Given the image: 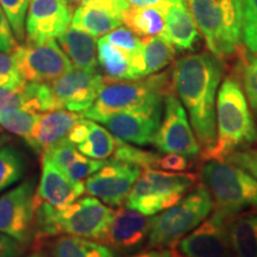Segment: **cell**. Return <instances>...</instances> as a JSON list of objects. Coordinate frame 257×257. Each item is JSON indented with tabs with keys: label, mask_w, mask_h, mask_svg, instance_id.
Listing matches in <instances>:
<instances>
[{
	"label": "cell",
	"mask_w": 257,
	"mask_h": 257,
	"mask_svg": "<svg viewBox=\"0 0 257 257\" xmlns=\"http://www.w3.org/2000/svg\"><path fill=\"white\" fill-rule=\"evenodd\" d=\"M224 74L219 57L200 53L178 60L172 72V85L187 112L201 155L216 143V102Z\"/></svg>",
	"instance_id": "1"
},
{
	"label": "cell",
	"mask_w": 257,
	"mask_h": 257,
	"mask_svg": "<svg viewBox=\"0 0 257 257\" xmlns=\"http://www.w3.org/2000/svg\"><path fill=\"white\" fill-rule=\"evenodd\" d=\"M257 143V125L242 87L226 78L216 102V143L204 160L224 161L231 154L250 149Z\"/></svg>",
	"instance_id": "2"
},
{
	"label": "cell",
	"mask_w": 257,
	"mask_h": 257,
	"mask_svg": "<svg viewBox=\"0 0 257 257\" xmlns=\"http://www.w3.org/2000/svg\"><path fill=\"white\" fill-rule=\"evenodd\" d=\"M169 83L168 72L138 80L106 81L94 104L81 115L99 121L118 112L162 106L166 94L170 92Z\"/></svg>",
	"instance_id": "3"
},
{
	"label": "cell",
	"mask_w": 257,
	"mask_h": 257,
	"mask_svg": "<svg viewBox=\"0 0 257 257\" xmlns=\"http://www.w3.org/2000/svg\"><path fill=\"white\" fill-rule=\"evenodd\" d=\"M189 10L217 57L232 55L242 42L243 0H188Z\"/></svg>",
	"instance_id": "4"
},
{
	"label": "cell",
	"mask_w": 257,
	"mask_h": 257,
	"mask_svg": "<svg viewBox=\"0 0 257 257\" xmlns=\"http://www.w3.org/2000/svg\"><path fill=\"white\" fill-rule=\"evenodd\" d=\"M213 210L205 185H199L174 206L150 218L148 248H175L185 236L200 225Z\"/></svg>",
	"instance_id": "5"
},
{
	"label": "cell",
	"mask_w": 257,
	"mask_h": 257,
	"mask_svg": "<svg viewBox=\"0 0 257 257\" xmlns=\"http://www.w3.org/2000/svg\"><path fill=\"white\" fill-rule=\"evenodd\" d=\"M197 181V175L191 173L146 169L138 176L124 204L144 216H155L178 204Z\"/></svg>",
	"instance_id": "6"
},
{
	"label": "cell",
	"mask_w": 257,
	"mask_h": 257,
	"mask_svg": "<svg viewBox=\"0 0 257 257\" xmlns=\"http://www.w3.org/2000/svg\"><path fill=\"white\" fill-rule=\"evenodd\" d=\"M204 185L213 200V210L236 216L257 205V180L226 161L207 160L201 170Z\"/></svg>",
	"instance_id": "7"
},
{
	"label": "cell",
	"mask_w": 257,
	"mask_h": 257,
	"mask_svg": "<svg viewBox=\"0 0 257 257\" xmlns=\"http://www.w3.org/2000/svg\"><path fill=\"white\" fill-rule=\"evenodd\" d=\"M153 144L163 154L175 153L187 156L188 159H195L201 155V147L187 112L180 99L172 92H168L165 96L163 117Z\"/></svg>",
	"instance_id": "8"
},
{
	"label": "cell",
	"mask_w": 257,
	"mask_h": 257,
	"mask_svg": "<svg viewBox=\"0 0 257 257\" xmlns=\"http://www.w3.org/2000/svg\"><path fill=\"white\" fill-rule=\"evenodd\" d=\"M25 81L51 82L73 68V64L55 40L44 43L28 42L11 53Z\"/></svg>",
	"instance_id": "9"
},
{
	"label": "cell",
	"mask_w": 257,
	"mask_h": 257,
	"mask_svg": "<svg viewBox=\"0 0 257 257\" xmlns=\"http://www.w3.org/2000/svg\"><path fill=\"white\" fill-rule=\"evenodd\" d=\"M113 214L112 207L98 198L85 197L63 210H57V223L61 234L101 242Z\"/></svg>",
	"instance_id": "10"
},
{
	"label": "cell",
	"mask_w": 257,
	"mask_h": 257,
	"mask_svg": "<svg viewBox=\"0 0 257 257\" xmlns=\"http://www.w3.org/2000/svg\"><path fill=\"white\" fill-rule=\"evenodd\" d=\"M35 194L36 182L29 179L0 197V232L23 245L34 239Z\"/></svg>",
	"instance_id": "11"
},
{
	"label": "cell",
	"mask_w": 257,
	"mask_h": 257,
	"mask_svg": "<svg viewBox=\"0 0 257 257\" xmlns=\"http://www.w3.org/2000/svg\"><path fill=\"white\" fill-rule=\"evenodd\" d=\"M233 216L214 211L176 244L182 257H231L229 223Z\"/></svg>",
	"instance_id": "12"
},
{
	"label": "cell",
	"mask_w": 257,
	"mask_h": 257,
	"mask_svg": "<svg viewBox=\"0 0 257 257\" xmlns=\"http://www.w3.org/2000/svg\"><path fill=\"white\" fill-rule=\"evenodd\" d=\"M140 167L117 160L106 161L100 169L85 180L86 191L110 207H119L141 173Z\"/></svg>",
	"instance_id": "13"
},
{
	"label": "cell",
	"mask_w": 257,
	"mask_h": 257,
	"mask_svg": "<svg viewBox=\"0 0 257 257\" xmlns=\"http://www.w3.org/2000/svg\"><path fill=\"white\" fill-rule=\"evenodd\" d=\"M106 80L100 73L72 68L50 82L60 110L81 114L87 111L98 98Z\"/></svg>",
	"instance_id": "14"
},
{
	"label": "cell",
	"mask_w": 257,
	"mask_h": 257,
	"mask_svg": "<svg viewBox=\"0 0 257 257\" xmlns=\"http://www.w3.org/2000/svg\"><path fill=\"white\" fill-rule=\"evenodd\" d=\"M69 0H30L25 19L28 42L44 43L59 38L72 24Z\"/></svg>",
	"instance_id": "15"
},
{
	"label": "cell",
	"mask_w": 257,
	"mask_h": 257,
	"mask_svg": "<svg viewBox=\"0 0 257 257\" xmlns=\"http://www.w3.org/2000/svg\"><path fill=\"white\" fill-rule=\"evenodd\" d=\"M163 107L140 108L107 115L98 121L115 138L136 146L153 144L162 119Z\"/></svg>",
	"instance_id": "16"
},
{
	"label": "cell",
	"mask_w": 257,
	"mask_h": 257,
	"mask_svg": "<svg viewBox=\"0 0 257 257\" xmlns=\"http://www.w3.org/2000/svg\"><path fill=\"white\" fill-rule=\"evenodd\" d=\"M150 219L136 210L119 206L114 211L102 244L120 253L137 251L148 240Z\"/></svg>",
	"instance_id": "17"
},
{
	"label": "cell",
	"mask_w": 257,
	"mask_h": 257,
	"mask_svg": "<svg viewBox=\"0 0 257 257\" xmlns=\"http://www.w3.org/2000/svg\"><path fill=\"white\" fill-rule=\"evenodd\" d=\"M41 179L36 194L57 210L70 206L86 191L85 182L69 179L49 159L42 156Z\"/></svg>",
	"instance_id": "18"
},
{
	"label": "cell",
	"mask_w": 257,
	"mask_h": 257,
	"mask_svg": "<svg viewBox=\"0 0 257 257\" xmlns=\"http://www.w3.org/2000/svg\"><path fill=\"white\" fill-rule=\"evenodd\" d=\"M166 25L162 36L175 49L192 50L199 38L198 27L193 18L187 0H168Z\"/></svg>",
	"instance_id": "19"
},
{
	"label": "cell",
	"mask_w": 257,
	"mask_h": 257,
	"mask_svg": "<svg viewBox=\"0 0 257 257\" xmlns=\"http://www.w3.org/2000/svg\"><path fill=\"white\" fill-rule=\"evenodd\" d=\"M42 156L49 159L74 181L83 182L105 165L104 160H93L82 155L67 138L47 148Z\"/></svg>",
	"instance_id": "20"
},
{
	"label": "cell",
	"mask_w": 257,
	"mask_h": 257,
	"mask_svg": "<svg viewBox=\"0 0 257 257\" xmlns=\"http://www.w3.org/2000/svg\"><path fill=\"white\" fill-rule=\"evenodd\" d=\"M81 118L82 115L80 113L67 110L51 111L41 114L28 146L36 153L42 154L47 148L66 138L70 128Z\"/></svg>",
	"instance_id": "21"
},
{
	"label": "cell",
	"mask_w": 257,
	"mask_h": 257,
	"mask_svg": "<svg viewBox=\"0 0 257 257\" xmlns=\"http://www.w3.org/2000/svg\"><path fill=\"white\" fill-rule=\"evenodd\" d=\"M57 40L60 47L68 56L72 64L75 66V68L96 72L98 56H96L95 37L69 25L68 29Z\"/></svg>",
	"instance_id": "22"
},
{
	"label": "cell",
	"mask_w": 257,
	"mask_h": 257,
	"mask_svg": "<svg viewBox=\"0 0 257 257\" xmlns=\"http://www.w3.org/2000/svg\"><path fill=\"white\" fill-rule=\"evenodd\" d=\"M123 17L110 10L95 5H81L74 11L72 27L87 32L93 37H101L120 27Z\"/></svg>",
	"instance_id": "23"
},
{
	"label": "cell",
	"mask_w": 257,
	"mask_h": 257,
	"mask_svg": "<svg viewBox=\"0 0 257 257\" xmlns=\"http://www.w3.org/2000/svg\"><path fill=\"white\" fill-rule=\"evenodd\" d=\"M229 240L236 257H257V213L245 212L231 218Z\"/></svg>",
	"instance_id": "24"
},
{
	"label": "cell",
	"mask_w": 257,
	"mask_h": 257,
	"mask_svg": "<svg viewBox=\"0 0 257 257\" xmlns=\"http://www.w3.org/2000/svg\"><path fill=\"white\" fill-rule=\"evenodd\" d=\"M168 0L161 6L136 8L130 6L123 14V23L137 36L146 38L161 36L166 25V9Z\"/></svg>",
	"instance_id": "25"
},
{
	"label": "cell",
	"mask_w": 257,
	"mask_h": 257,
	"mask_svg": "<svg viewBox=\"0 0 257 257\" xmlns=\"http://www.w3.org/2000/svg\"><path fill=\"white\" fill-rule=\"evenodd\" d=\"M96 53H98V63L104 70L106 81L137 80L131 66L130 57L104 37L96 42Z\"/></svg>",
	"instance_id": "26"
},
{
	"label": "cell",
	"mask_w": 257,
	"mask_h": 257,
	"mask_svg": "<svg viewBox=\"0 0 257 257\" xmlns=\"http://www.w3.org/2000/svg\"><path fill=\"white\" fill-rule=\"evenodd\" d=\"M51 257H115L113 250L100 242L64 234L53 240Z\"/></svg>",
	"instance_id": "27"
},
{
	"label": "cell",
	"mask_w": 257,
	"mask_h": 257,
	"mask_svg": "<svg viewBox=\"0 0 257 257\" xmlns=\"http://www.w3.org/2000/svg\"><path fill=\"white\" fill-rule=\"evenodd\" d=\"M119 140L107 128L87 118V131L76 147L82 155L93 160H106L113 155Z\"/></svg>",
	"instance_id": "28"
},
{
	"label": "cell",
	"mask_w": 257,
	"mask_h": 257,
	"mask_svg": "<svg viewBox=\"0 0 257 257\" xmlns=\"http://www.w3.org/2000/svg\"><path fill=\"white\" fill-rule=\"evenodd\" d=\"M144 78L166 68L175 55V48L162 36L142 38Z\"/></svg>",
	"instance_id": "29"
},
{
	"label": "cell",
	"mask_w": 257,
	"mask_h": 257,
	"mask_svg": "<svg viewBox=\"0 0 257 257\" xmlns=\"http://www.w3.org/2000/svg\"><path fill=\"white\" fill-rule=\"evenodd\" d=\"M28 162L25 156L12 146L0 149V192L11 187L23 178Z\"/></svg>",
	"instance_id": "30"
},
{
	"label": "cell",
	"mask_w": 257,
	"mask_h": 257,
	"mask_svg": "<svg viewBox=\"0 0 257 257\" xmlns=\"http://www.w3.org/2000/svg\"><path fill=\"white\" fill-rule=\"evenodd\" d=\"M41 114L24 110L3 111L0 112V126L8 130L10 134L23 138L28 143Z\"/></svg>",
	"instance_id": "31"
},
{
	"label": "cell",
	"mask_w": 257,
	"mask_h": 257,
	"mask_svg": "<svg viewBox=\"0 0 257 257\" xmlns=\"http://www.w3.org/2000/svg\"><path fill=\"white\" fill-rule=\"evenodd\" d=\"M112 156H113V160L128 163V165L137 166L143 170L157 169L160 160V154L133 147L120 140Z\"/></svg>",
	"instance_id": "32"
},
{
	"label": "cell",
	"mask_w": 257,
	"mask_h": 257,
	"mask_svg": "<svg viewBox=\"0 0 257 257\" xmlns=\"http://www.w3.org/2000/svg\"><path fill=\"white\" fill-rule=\"evenodd\" d=\"M102 37L110 42L111 44H113L114 47H117L118 49L124 51L130 57L131 61L142 54V40L126 27H118Z\"/></svg>",
	"instance_id": "33"
},
{
	"label": "cell",
	"mask_w": 257,
	"mask_h": 257,
	"mask_svg": "<svg viewBox=\"0 0 257 257\" xmlns=\"http://www.w3.org/2000/svg\"><path fill=\"white\" fill-rule=\"evenodd\" d=\"M30 0H0L16 40L22 42L25 38V19Z\"/></svg>",
	"instance_id": "34"
},
{
	"label": "cell",
	"mask_w": 257,
	"mask_h": 257,
	"mask_svg": "<svg viewBox=\"0 0 257 257\" xmlns=\"http://www.w3.org/2000/svg\"><path fill=\"white\" fill-rule=\"evenodd\" d=\"M242 41L253 54H257V0H243Z\"/></svg>",
	"instance_id": "35"
},
{
	"label": "cell",
	"mask_w": 257,
	"mask_h": 257,
	"mask_svg": "<svg viewBox=\"0 0 257 257\" xmlns=\"http://www.w3.org/2000/svg\"><path fill=\"white\" fill-rule=\"evenodd\" d=\"M24 83L22 86H0V112L10 110L27 111Z\"/></svg>",
	"instance_id": "36"
},
{
	"label": "cell",
	"mask_w": 257,
	"mask_h": 257,
	"mask_svg": "<svg viewBox=\"0 0 257 257\" xmlns=\"http://www.w3.org/2000/svg\"><path fill=\"white\" fill-rule=\"evenodd\" d=\"M242 82L250 107L257 114V57H250L244 64Z\"/></svg>",
	"instance_id": "37"
},
{
	"label": "cell",
	"mask_w": 257,
	"mask_h": 257,
	"mask_svg": "<svg viewBox=\"0 0 257 257\" xmlns=\"http://www.w3.org/2000/svg\"><path fill=\"white\" fill-rule=\"evenodd\" d=\"M24 82L12 55L0 51V86H22Z\"/></svg>",
	"instance_id": "38"
},
{
	"label": "cell",
	"mask_w": 257,
	"mask_h": 257,
	"mask_svg": "<svg viewBox=\"0 0 257 257\" xmlns=\"http://www.w3.org/2000/svg\"><path fill=\"white\" fill-rule=\"evenodd\" d=\"M226 162L239 167L257 180V150L246 149L231 154L225 159Z\"/></svg>",
	"instance_id": "39"
},
{
	"label": "cell",
	"mask_w": 257,
	"mask_h": 257,
	"mask_svg": "<svg viewBox=\"0 0 257 257\" xmlns=\"http://www.w3.org/2000/svg\"><path fill=\"white\" fill-rule=\"evenodd\" d=\"M192 167L191 159L180 154L169 153L160 156L157 169L166 170V172H186Z\"/></svg>",
	"instance_id": "40"
},
{
	"label": "cell",
	"mask_w": 257,
	"mask_h": 257,
	"mask_svg": "<svg viewBox=\"0 0 257 257\" xmlns=\"http://www.w3.org/2000/svg\"><path fill=\"white\" fill-rule=\"evenodd\" d=\"M17 46V40L9 23V19L6 17L4 10L0 6V51L11 54Z\"/></svg>",
	"instance_id": "41"
},
{
	"label": "cell",
	"mask_w": 257,
	"mask_h": 257,
	"mask_svg": "<svg viewBox=\"0 0 257 257\" xmlns=\"http://www.w3.org/2000/svg\"><path fill=\"white\" fill-rule=\"evenodd\" d=\"M23 246L17 239L0 232V257H18L23 251Z\"/></svg>",
	"instance_id": "42"
},
{
	"label": "cell",
	"mask_w": 257,
	"mask_h": 257,
	"mask_svg": "<svg viewBox=\"0 0 257 257\" xmlns=\"http://www.w3.org/2000/svg\"><path fill=\"white\" fill-rule=\"evenodd\" d=\"M126 257H173V248H148Z\"/></svg>",
	"instance_id": "43"
},
{
	"label": "cell",
	"mask_w": 257,
	"mask_h": 257,
	"mask_svg": "<svg viewBox=\"0 0 257 257\" xmlns=\"http://www.w3.org/2000/svg\"><path fill=\"white\" fill-rule=\"evenodd\" d=\"M126 2L136 8H152V6L163 5L167 0H126Z\"/></svg>",
	"instance_id": "44"
},
{
	"label": "cell",
	"mask_w": 257,
	"mask_h": 257,
	"mask_svg": "<svg viewBox=\"0 0 257 257\" xmlns=\"http://www.w3.org/2000/svg\"><path fill=\"white\" fill-rule=\"evenodd\" d=\"M70 2L79 3V4H81V5H89V4H93V3L96 2V0H70Z\"/></svg>",
	"instance_id": "45"
},
{
	"label": "cell",
	"mask_w": 257,
	"mask_h": 257,
	"mask_svg": "<svg viewBox=\"0 0 257 257\" xmlns=\"http://www.w3.org/2000/svg\"><path fill=\"white\" fill-rule=\"evenodd\" d=\"M27 257H48L46 253L44 252H41V251H34L30 255H28Z\"/></svg>",
	"instance_id": "46"
},
{
	"label": "cell",
	"mask_w": 257,
	"mask_h": 257,
	"mask_svg": "<svg viewBox=\"0 0 257 257\" xmlns=\"http://www.w3.org/2000/svg\"><path fill=\"white\" fill-rule=\"evenodd\" d=\"M173 257H182V256L178 252V250H176L175 248H173Z\"/></svg>",
	"instance_id": "47"
},
{
	"label": "cell",
	"mask_w": 257,
	"mask_h": 257,
	"mask_svg": "<svg viewBox=\"0 0 257 257\" xmlns=\"http://www.w3.org/2000/svg\"><path fill=\"white\" fill-rule=\"evenodd\" d=\"M5 143V137H0V149H2V146Z\"/></svg>",
	"instance_id": "48"
},
{
	"label": "cell",
	"mask_w": 257,
	"mask_h": 257,
	"mask_svg": "<svg viewBox=\"0 0 257 257\" xmlns=\"http://www.w3.org/2000/svg\"><path fill=\"white\" fill-rule=\"evenodd\" d=\"M252 210H253V211H257V205H256V206L252 207Z\"/></svg>",
	"instance_id": "49"
}]
</instances>
